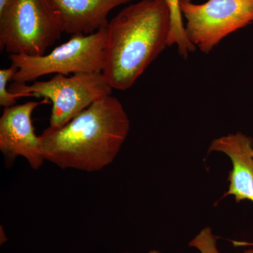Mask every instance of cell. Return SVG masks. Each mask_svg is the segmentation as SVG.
Listing matches in <instances>:
<instances>
[{"instance_id":"obj_10","label":"cell","mask_w":253,"mask_h":253,"mask_svg":"<svg viewBox=\"0 0 253 253\" xmlns=\"http://www.w3.org/2000/svg\"><path fill=\"white\" fill-rule=\"evenodd\" d=\"M164 1L168 4L170 12V32L168 40V46L175 44L177 46L179 54L184 59H186L189 56L190 53L196 51V46L186 37L180 9V0Z\"/></svg>"},{"instance_id":"obj_5","label":"cell","mask_w":253,"mask_h":253,"mask_svg":"<svg viewBox=\"0 0 253 253\" xmlns=\"http://www.w3.org/2000/svg\"><path fill=\"white\" fill-rule=\"evenodd\" d=\"M106 37V27L90 35H73L42 56L9 54L11 64L18 68L12 81L27 83L49 74L102 72Z\"/></svg>"},{"instance_id":"obj_9","label":"cell","mask_w":253,"mask_h":253,"mask_svg":"<svg viewBox=\"0 0 253 253\" xmlns=\"http://www.w3.org/2000/svg\"><path fill=\"white\" fill-rule=\"evenodd\" d=\"M61 15L63 32L90 35L107 27L112 10L134 0H52Z\"/></svg>"},{"instance_id":"obj_8","label":"cell","mask_w":253,"mask_h":253,"mask_svg":"<svg viewBox=\"0 0 253 253\" xmlns=\"http://www.w3.org/2000/svg\"><path fill=\"white\" fill-rule=\"evenodd\" d=\"M214 151L224 153L232 161L233 169L228 178L229 191L224 197L233 195L236 203L243 200L253 203V139L242 133L229 134L211 143L208 152Z\"/></svg>"},{"instance_id":"obj_11","label":"cell","mask_w":253,"mask_h":253,"mask_svg":"<svg viewBox=\"0 0 253 253\" xmlns=\"http://www.w3.org/2000/svg\"><path fill=\"white\" fill-rule=\"evenodd\" d=\"M190 246L197 248L201 253H219L216 247V240L209 228H206L193 240ZM149 253H161L158 251H151Z\"/></svg>"},{"instance_id":"obj_3","label":"cell","mask_w":253,"mask_h":253,"mask_svg":"<svg viewBox=\"0 0 253 253\" xmlns=\"http://www.w3.org/2000/svg\"><path fill=\"white\" fill-rule=\"evenodd\" d=\"M16 71L14 66L0 70V106H15L20 96L50 100L51 129L62 127L96 101L113 92L102 72L77 73L70 77L56 74L49 81H36L31 84L14 83L7 86Z\"/></svg>"},{"instance_id":"obj_12","label":"cell","mask_w":253,"mask_h":253,"mask_svg":"<svg viewBox=\"0 0 253 253\" xmlns=\"http://www.w3.org/2000/svg\"><path fill=\"white\" fill-rule=\"evenodd\" d=\"M8 0H0V10L2 9Z\"/></svg>"},{"instance_id":"obj_2","label":"cell","mask_w":253,"mask_h":253,"mask_svg":"<svg viewBox=\"0 0 253 253\" xmlns=\"http://www.w3.org/2000/svg\"><path fill=\"white\" fill-rule=\"evenodd\" d=\"M106 31L103 75L113 89L127 90L168 46L169 7L164 0H140L120 11Z\"/></svg>"},{"instance_id":"obj_1","label":"cell","mask_w":253,"mask_h":253,"mask_svg":"<svg viewBox=\"0 0 253 253\" xmlns=\"http://www.w3.org/2000/svg\"><path fill=\"white\" fill-rule=\"evenodd\" d=\"M129 131L121 101L112 95L94 104L59 129L49 127L40 136L45 161L62 169L96 172L118 156Z\"/></svg>"},{"instance_id":"obj_6","label":"cell","mask_w":253,"mask_h":253,"mask_svg":"<svg viewBox=\"0 0 253 253\" xmlns=\"http://www.w3.org/2000/svg\"><path fill=\"white\" fill-rule=\"evenodd\" d=\"M189 41L209 54L223 39L253 23V0H180Z\"/></svg>"},{"instance_id":"obj_4","label":"cell","mask_w":253,"mask_h":253,"mask_svg":"<svg viewBox=\"0 0 253 253\" xmlns=\"http://www.w3.org/2000/svg\"><path fill=\"white\" fill-rule=\"evenodd\" d=\"M63 33L52 0H8L0 10V49L9 54L42 56Z\"/></svg>"},{"instance_id":"obj_7","label":"cell","mask_w":253,"mask_h":253,"mask_svg":"<svg viewBox=\"0 0 253 253\" xmlns=\"http://www.w3.org/2000/svg\"><path fill=\"white\" fill-rule=\"evenodd\" d=\"M44 103H47V100L4 108L0 118L1 153L11 160L22 156L34 169H39L45 160L42 154L41 138L35 133L32 114Z\"/></svg>"}]
</instances>
